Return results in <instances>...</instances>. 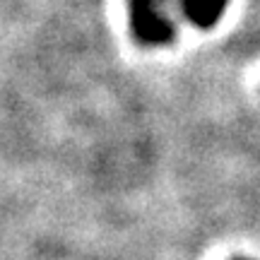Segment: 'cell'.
<instances>
[{"mask_svg": "<svg viewBox=\"0 0 260 260\" xmlns=\"http://www.w3.org/2000/svg\"><path fill=\"white\" fill-rule=\"evenodd\" d=\"M226 3L229 0H181V8L195 27L212 29L217 24V19L224 15Z\"/></svg>", "mask_w": 260, "mask_h": 260, "instance_id": "obj_1", "label": "cell"}, {"mask_svg": "<svg viewBox=\"0 0 260 260\" xmlns=\"http://www.w3.org/2000/svg\"><path fill=\"white\" fill-rule=\"evenodd\" d=\"M236 260H243V258H236Z\"/></svg>", "mask_w": 260, "mask_h": 260, "instance_id": "obj_2", "label": "cell"}]
</instances>
